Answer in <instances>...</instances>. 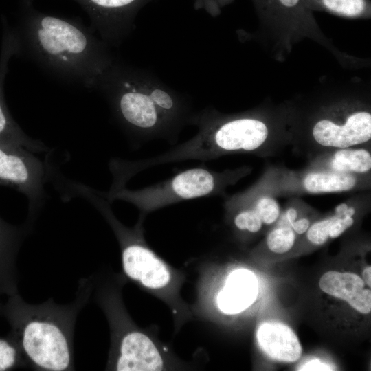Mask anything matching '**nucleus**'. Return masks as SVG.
Instances as JSON below:
<instances>
[{
    "mask_svg": "<svg viewBox=\"0 0 371 371\" xmlns=\"http://www.w3.org/2000/svg\"><path fill=\"white\" fill-rule=\"evenodd\" d=\"M113 365L118 371H155L163 368V360L148 337L133 330L119 340Z\"/></svg>",
    "mask_w": 371,
    "mask_h": 371,
    "instance_id": "obj_10",
    "label": "nucleus"
},
{
    "mask_svg": "<svg viewBox=\"0 0 371 371\" xmlns=\"http://www.w3.org/2000/svg\"><path fill=\"white\" fill-rule=\"evenodd\" d=\"M236 176L216 172L203 164L139 189L111 186L104 194L111 203L123 201L133 204L144 214L182 201L214 195Z\"/></svg>",
    "mask_w": 371,
    "mask_h": 371,
    "instance_id": "obj_5",
    "label": "nucleus"
},
{
    "mask_svg": "<svg viewBox=\"0 0 371 371\" xmlns=\"http://www.w3.org/2000/svg\"><path fill=\"white\" fill-rule=\"evenodd\" d=\"M92 280L78 281L75 300L59 304L52 297L41 304L25 302L19 293L0 303V315L10 326V333L18 343L27 368L41 371L75 370L74 338L78 315L87 305Z\"/></svg>",
    "mask_w": 371,
    "mask_h": 371,
    "instance_id": "obj_3",
    "label": "nucleus"
},
{
    "mask_svg": "<svg viewBox=\"0 0 371 371\" xmlns=\"http://www.w3.org/2000/svg\"><path fill=\"white\" fill-rule=\"evenodd\" d=\"M32 153L21 146L0 143V186L25 194L30 217L33 218L43 199L45 169Z\"/></svg>",
    "mask_w": 371,
    "mask_h": 371,
    "instance_id": "obj_6",
    "label": "nucleus"
},
{
    "mask_svg": "<svg viewBox=\"0 0 371 371\" xmlns=\"http://www.w3.org/2000/svg\"><path fill=\"white\" fill-rule=\"evenodd\" d=\"M363 278L368 286H371V267L368 266L362 273Z\"/></svg>",
    "mask_w": 371,
    "mask_h": 371,
    "instance_id": "obj_28",
    "label": "nucleus"
},
{
    "mask_svg": "<svg viewBox=\"0 0 371 371\" xmlns=\"http://www.w3.org/2000/svg\"><path fill=\"white\" fill-rule=\"evenodd\" d=\"M330 167L339 172H366L371 168V155L363 149H342L334 155Z\"/></svg>",
    "mask_w": 371,
    "mask_h": 371,
    "instance_id": "obj_16",
    "label": "nucleus"
},
{
    "mask_svg": "<svg viewBox=\"0 0 371 371\" xmlns=\"http://www.w3.org/2000/svg\"><path fill=\"white\" fill-rule=\"evenodd\" d=\"M254 210L262 223L269 225L275 222L280 215V207L278 203L271 197L259 199Z\"/></svg>",
    "mask_w": 371,
    "mask_h": 371,
    "instance_id": "obj_22",
    "label": "nucleus"
},
{
    "mask_svg": "<svg viewBox=\"0 0 371 371\" xmlns=\"http://www.w3.org/2000/svg\"><path fill=\"white\" fill-rule=\"evenodd\" d=\"M315 140L322 146L346 148L371 138V114L366 111L350 115L343 125L322 120L313 129Z\"/></svg>",
    "mask_w": 371,
    "mask_h": 371,
    "instance_id": "obj_9",
    "label": "nucleus"
},
{
    "mask_svg": "<svg viewBox=\"0 0 371 371\" xmlns=\"http://www.w3.org/2000/svg\"><path fill=\"white\" fill-rule=\"evenodd\" d=\"M93 89L104 95L116 122L139 145L157 139L174 145L194 111L189 96L151 71L117 58Z\"/></svg>",
    "mask_w": 371,
    "mask_h": 371,
    "instance_id": "obj_1",
    "label": "nucleus"
},
{
    "mask_svg": "<svg viewBox=\"0 0 371 371\" xmlns=\"http://www.w3.org/2000/svg\"><path fill=\"white\" fill-rule=\"evenodd\" d=\"M319 285L324 293L346 301L361 313H370L371 291L364 289V281L358 275L328 271L321 277Z\"/></svg>",
    "mask_w": 371,
    "mask_h": 371,
    "instance_id": "obj_12",
    "label": "nucleus"
},
{
    "mask_svg": "<svg viewBox=\"0 0 371 371\" xmlns=\"http://www.w3.org/2000/svg\"><path fill=\"white\" fill-rule=\"evenodd\" d=\"M355 210L348 207L346 203H341L335 208V219L330 225L329 237L335 238L339 236L345 230L352 225L354 220L352 215Z\"/></svg>",
    "mask_w": 371,
    "mask_h": 371,
    "instance_id": "obj_20",
    "label": "nucleus"
},
{
    "mask_svg": "<svg viewBox=\"0 0 371 371\" xmlns=\"http://www.w3.org/2000/svg\"><path fill=\"white\" fill-rule=\"evenodd\" d=\"M297 217V211L294 208H289L286 212V218L290 224L295 221Z\"/></svg>",
    "mask_w": 371,
    "mask_h": 371,
    "instance_id": "obj_29",
    "label": "nucleus"
},
{
    "mask_svg": "<svg viewBox=\"0 0 371 371\" xmlns=\"http://www.w3.org/2000/svg\"><path fill=\"white\" fill-rule=\"evenodd\" d=\"M189 125L197 127L196 134L168 150L146 158L148 168L188 160L203 161L227 153L253 151L262 145L269 134L260 120L248 117L224 119L210 109L194 111Z\"/></svg>",
    "mask_w": 371,
    "mask_h": 371,
    "instance_id": "obj_4",
    "label": "nucleus"
},
{
    "mask_svg": "<svg viewBox=\"0 0 371 371\" xmlns=\"http://www.w3.org/2000/svg\"><path fill=\"white\" fill-rule=\"evenodd\" d=\"M335 366L323 363L319 359H313L301 366L299 370H333Z\"/></svg>",
    "mask_w": 371,
    "mask_h": 371,
    "instance_id": "obj_26",
    "label": "nucleus"
},
{
    "mask_svg": "<svg viewBox=\"0 0 371 371\" xmlns=\"http://www.w3.org/2000/svg\"><path fill=\"white\" fill-rule=\"evenodd\" d=\"M33 0H23L32 3ZM87 13L91 28L109 46H119L135 29L139 11L153 0H74Z\"/></svg>",
    "mask_w": 371,
    "mask_h": 371,
    "instance_id": "obj_7",
    "label": "nucleus"
},
{
    "mask_svg": "<svg viewBox=\"0 0 371 371\" xmlns=\"http://www.w3.org/2000/svg\"><path fill=\"white\" fill-rule=\"evenodd\" d=\"M29 231L27 226H15L0 218V296L19 292L17 256Z\"/></svg>",
    "mask_w": 371,
    "mask_h": 371,
    "instance_id": "obj_11",
    "label": "nucleus"
},
{
    "mask_svg": "<svg viewBox=\"0 0 371 371\" xmlns=\"http://www.w3.org/2000/svg\"><path fill=\"white\" fill-rule=\"evenodd\" d=\"M258 293V283L254 273L246 269H238L227 276L218 294L217 304L223 313L236 314L249 307Z\"/></svg>",
    "mask_w": 371,
    "mask_h": 371,
    "instance_id": "obj_14",
    "label": "nucleus"
},
{
    "mask_svg": "<svg viewBox=\"0 0 371 371\" xmlns=\"http://www.w3.org/2000/svg\"><path fill=\"white\" fill-rule=\"evenodd\" d=\"M234 223L241 231L255 233L260 229L262 222L254 210L244 208L236 212Z\"/></svg>",
    "mask_w": 371,
    "mask_h": 371,
    "instance_id": "obj_21",
    "label": "nucleus"
},
{
    "mask_svg": "<svg viewBox=\"0 0 371 371\" xmlns=\"http://www.w3.org/2000/svg\"><path fill=\"white\" fill-rule=\"evenodd\" d=\"M20 52L21 45L16 31L4 25L0 56V143L21 146L32 153L43 152L47 148L23 132L10 115L4 98L3 87L9 60Z\"/></svg>",
    "mask_w": 371,
    "mask_h": 371,
    "instance_id": "obj_8",
    "label": "nucleus"
},
{
    "mask_svg": "<svg viewBox=\"0 0 371 371\" xmlns=\"http://www.w3.org/2000/svg\"><path fill=\"white\" fill-rule=\"evenodd\" d=\"M295 238V233L291 228L280 227L269 233L267 236V243L271 251L282 254L291 249Z\"/></svg>",
    "mask_w": 371,
    "mask_h": 371,
    "instance_id": "obj_19",
    "label": "nucleus"
},
{
    "mask_svg": "<svg viewBox=\"0 0 371 371\" xmlns=\"http://www.w3.org/2000/svg\"><path fill=\"white\" fill-rule=\"evenodd\" d=\"M257 341L262 350L271 359L282 362H295L302 355L297 335L287 325L265 322L258 328Z\"/></svg>",
    "mask_w": 371,
    "mask_h": 371,
    "instance_id": "obj_13",
    "label": "nucleus"
},
{
    "mask_svg": "<svg viewBox=\"0 0 371 371\" xmlns=\"http://www.w3.org/2000/svg\"><path fill=\"white\" fill-rule=\"evenodd\" d=\"M21 51L54 76L87 88L115 58L110 47L79 20L50 15L23 3L18 30Z\"/></svg>",
    "mask_w": 371,
    "mask_h": 371,
    "instance_id": "obj_2",
    "label": "nucleus"
},
{
    "mask_svg": "<svg viewBox=\"0 0 371 371\" xmlns=\"http://www.w3.org/2000/svg\"><path fill=\"white\" fill-rule=\"evenodd\" d=\"M259 3L270 10L286 12L299 11L302 0H258Z\"/></svg>",
    "mask_w": 371,
    "mask_h": 371,
    "instance_id": "obj_24",
    "label": "nucleus"
},
{
    "mask_svg": "<svg viewBox=\"0 0 371 371\" xmlns=\"http://www.w3.org/2000/svg\"><path fill=\"white\" fill-rule=\"evenodd\" d=\"M335 216L314 223L308 230L307 238L315 245L324 243L329 237V230Z\"/></svg>",
    "mask_w": 371,
    "mask_h": 371,
    "instance_id": "obj_23",
    "label": "nucleus"
},
{
    "mask_svg": "<svg viewBox=\"0 0 371 371\" xmlns=\"http://www.w3.org/2000/svg\"><path fill=\"white\" fill-rule=\"evenodd\" d=\"M309 221L306 218H301L291 223V227L295 232L299 234L304 233L309 227Z\"/></svg>",
    "mask_w": 371,
    "mask_h": 371,
    "instance_id": "obj_27",
    "label": "nucleus"
},
{
    "mask_svg": "<svg viewBox=\"0 0 371 371\" xmlns=\"http://www.w3.org/2000/svg\"><path fill=\"white\" fill-rule=\"evenodd\" d=\"M303 183L311 193L337 192L351 190L356 179L346 172H311L305 177Z\"/></svg>",
    "mask_w": 371,
    "mask_h": 371,
    "instance_id": "obj_15",
    "label": "nucleus"
},
{
    "mask_svg": "<svg viewBox=\"0 0 371 371\" xmlns=\"http://www.w3.org/2000/svg\"><path fill=\"white\" fill-rule=\"evenodd\" d=\"M19 368H27V363L18 343L9 332L0 337V371Z\"/></svg>",
    "mask_w": 371,
    "mask_h": 371,
    "instance_id": "obj_17",
    "label": "nucleus"
},
{
    "mask_svg": "<svg viewBox=\"0 0 371 371\" xmlns=\"http://www.w3.org/2000/svg\"><path fill=\"white\" fill-rule=\"evenodd\" d=\"M231 0H194L195 10H203L210 14H217L221 8Z\"/></svg>",
    "mask_w": 371,
    "mask_h": 371,
    "instance_id": "obj_25",
    "label": "nucleus"
},
{
    "mask_svg": "<svg viewBox=\"0 0 371 371\" xmlns=\"http://www.w3.org/2000/svg\"><path fill=\"white\" fill-rule=\"evenodd\" d=\"M324 9L336 14L357 17L368 10L367 0H311Z\"/></svg>",
    "mask_w": 371,
    "mask_h": 371,
    "instance_id": "obj_18",
    "label": "nucleus"
}]
</instances>
